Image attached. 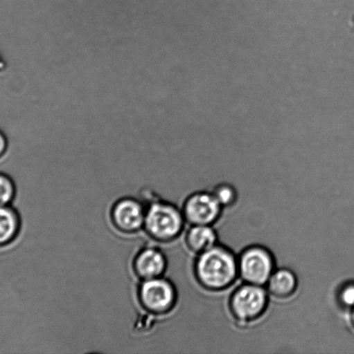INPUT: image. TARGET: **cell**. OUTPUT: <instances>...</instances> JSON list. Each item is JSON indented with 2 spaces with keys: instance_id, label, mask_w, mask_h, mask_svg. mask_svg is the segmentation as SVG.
Here are the masks:
<instances>
[{
  "instance_id": "cell-4",
  "label": "cell",
  "mask_w": 354,
  "mask_h": 354,
  "mask_svg": "<svg viewBox=\"0 0 354 354\" xmlns=\"http://www.w3.org/2000/svg\"><path fill=\"white\" fill-rule=\"evenodd\" d=\"M274 269V260L268 250L254 246L245 250L238 262V272L248 283L263 286L268 283Z\"/></svg>"
},
{
  "instance_id": "cell-9",
  "label": "cell",
  "mask_w": 354,
  "mask_h": 354,
  "mask_svg": "<svg viewBox=\"0 0 354 354\" xmlns=\"http://www.w3.org/2000/svg\"><path fill=\"white\" fill-rule=\"evenodd\" d=\"M21 221L19 213L9 206L0 207V248L12 244L19 234Z\"/></svg>"
},
{
  "instance_id": "cell-1",
  "label": "cell",
  "mask_w": 354,
  "mask_h": 354,
  "mask_svg": "<svg viewBox=\"0 0 354 354\" xmlns=\"http://www.w3.org/2000/svg\"><path fill=\"white\" fill-rule=\"evenodd\" d=\"M238 272V263L229 250L221 246L200 253L195 274L201 286L211 290H220L234 282Z\"/></svg>"
},
{
  "instance_id": "cell-3",
  "label": "cell",
  "mask_w": 354,
  "mask_h": 354,
  "mask_svg": "<svg viewBox=\"0 0 354 354\" xmlns=\"http://www.w3.org/2000/svg\"><path fill=\"white\" fill-rule=\"evenodd\" d=\"M138 298L142 308L148 313L165 315L175 306L177 291L171 281L159 277L141 281Z\"/></svg>"
},
{
  "instance_id": "cell-14",
  "label": "cell",
  "mask_w": 354,
  "mask_h": 354,
  "mask_svg": "<svg viewBox=\"0 0 354 354\" xmlns=\"http://www.w3.org/2000/svg\"><path fill=\"white\" fill-rule=\"evenodd\" d=\"M339 299L345 306L354 307V284H348L343 288Z\"/></svg>"
},
{
  "instance_id": "cell-6",
  "label": "cell",
  "mask_w": 354,
  "mask_h": 354,
  "mask_svg": "<svg viewBox=\"0 0 354 354\" xmlns=\"http://www.w3.org/2000/svg\"><path fill=\"white\" fill-rule=\"evenodd\" d=\"M144 204L134 198H123L114 204L111 209V221L118 231L131 234L144 227L145 217Z\"/></svg>"
},
{
  "instance_id": "cell-13",
  "label": "cell",
  "mask_w": 354,
  "mask_h": 354,
  "mask_svg": "<svg viewBox=\"0 0 354 354\" xmlns=\"http://www.w3.org/2000/svg\"><path fill=\"white\" fill-rule=\"evenodd\" d=\"M213 194L221 206H230L236 200V191L230 185L218 187Z\"/></svg>"
},
{
  "instance_id": "cell-8",
  "label": "cell",
  "mask_w": 354,
  "mask_h": 354,
  "mask_svg": "<svg viewBox=\"0 0 354 354\" xmlns=\"http://www.w3.org/2000/svg\"><path fill=\"white\" fill-rule=\"evenodd\" d=\"M166 267L168 260L164 252L155 248L141 250L133 261L134 272L141 281L163 277Z\"/></svg>"
},
{
  "instance_id": "cell-11",
  "label": "cell",
  "mask_w": 354,
  "mask_h": 354,
  "mask_svg": "<svg viewBox=\"0 0 354 354\" xmlns=\"http://www.w3.org/2000/svg\"><path fill=\"white\" fill-rule=\"evenodd\" d=\"M269 292L276 297H290L297 289L296 276L289 270L282 269L273 272L268 281Z\"/></svg>"
},
{
  "instance_id": "cell-15",
  "label": "cell",
  "mask_w": 354,
  "mask_h": 354,
  "mask_svg": "<svg viewBox=\"0 0 354 354\" xmlns=\"http://www.w3.org/2000/svg\"><path fill=\"white\" fill-rule=\"evenodd\" d=\"M7 149H8V141H7L6 135L0 131V159L6 155Z\"/></svg>"
},
{
  "instance_id": "cell-5",
  "label": "cell",
  "mask_w": 354,
  "mask_h": 354,
  "mask_svg": "<svg viewBox=\"0 0 354 354\" xmlns=\"http://www.w3.org/2000/svg\"><path fill=\"white\" fill-rule=\"evenodd\" d=\"M267 293L262 286L248 283L239 288L231 297V308L239 321L255 320L265 311Z\"/></svg>"
},
{
  "instance_id": "cell-10",
  "label": "cell",
  "mask_w": 354,
  "mask_h": 354,
  "mask_svg": "<svg viewBox=\"0 0 354 354\" xmlns=\"http://www.w3.org/2000/svg\"><path fill=\"white\" fill-rule=\"evenodd\" d=\"M186 241L191 251L201 253L216 245V232L208 225H193L187 232Z\"/></svg>"
},
{
  "instance_id": "cell-2",
  "label": "cell",
  "mask_w": 354,
  "mask_h": 354,
  "mask_svg": "<svg viewBox=\"0 0 354 354\" xmlns=\"http://www.w3.org/2000/svg\"><path fill=\"white\" fill-rule=\"evenodd\" d=\"M185 221L182 212L175 205L166 201H154L145 210L143 228L154 241L168 243L182 234Z\"/></svg>"
},
{
  "instance_id": "cell-7",
  "label": "cell",
  "mask_w": 354,
  "mask_h": 354,
  "mask_svg": "<svg viewBox=\"0 0 354 354\" xmlns=\"http://www.w3.org/2000/svg\"><path fill=\"white\" fill-rule=\"evenodd\" d=\"M221 207L213 194L200 192L187 198L182 213L185 220L193 225H210L220 216Z\"/></svg>"
},
{
  "instance_id": "cell-12",
  "label": "cell",
  "mask_w": 354,
  "mask_h": 354,
  "mask_svg": "<svg viewBox=\"0 0 354 354\" xmlns=\"http://www.w3.org/2000/svg\"><path fill=\"white\" fill-rule=\"evenodd\" d=\"M16 196V186L8 175L0 173V207L9 206Z\"/></svg>"
},
{
  "instance_id": "cell-16",
  "label": "cell",
  "mask_w": 354,
  "mask_h": 354,
  "mask_svg": "<svg viewBox=\"0 0 354 354\" xmlns=\"http://www.w3.org/2000/svg\"><path fill=\"white\" fill-rule=\"evenodd\" d=\"M352 322L354 327V307L353 308V313H352Z\"/></svg>"
}]
</instances>
